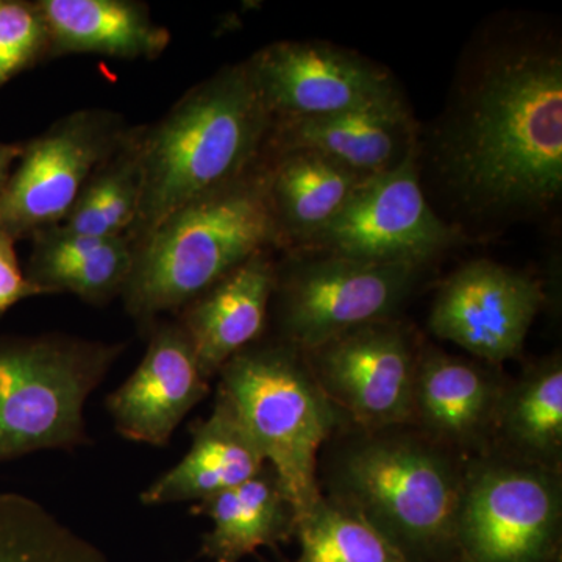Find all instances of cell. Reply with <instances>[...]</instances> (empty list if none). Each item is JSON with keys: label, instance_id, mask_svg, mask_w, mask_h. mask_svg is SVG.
<instances>
[{"label": "cell", "instance_id": "cell-21", "mask_svg": "<svg viewBox=\"0 0 562 562\" xmlns=\"http://www.w3.org/2000/svg\"><path fill=\"white\" fill-rule=\"evenodd\" d=\"M192 513L210 517L202 554L213 562H241L261 547H276L295 535L297 513L268 464L233 490L195 503Z\"/></svg>", "mask_w": 562, "mask_h": 562}, {"label": "cell", "instance_id": "cell-6", "mask_svg": "<svg viewBox=\"0 0 562 562\" xmlns=\"http://www.w3.org/2000/svg\"><path fill=\"white\" fill-rule=\"evenodd\" d=\"M122 350L60 333L0 338V464L90 443L85 405Z\"/></svg>", "mask_w": 562, "mask_h": 562}, {"label": "cell", "instance_id": "cell-9", "mask_svg": "<svg viewBox=\"0 0 562 562\" xmlns=\"http://www.w3.org/2000/svg\"><path fill=\"white\" fill-rule=\"evenodd\" d=\"M458 241L460 231L436 214L422 190L417 146L395 168L362 179L339 213L297 250L425 268Z\"/></svg>", "mask_w": 562, "mask_h": 562}, {"label": "cell", "instance_id": "cell-19", "mask_svg": "<svg viewBox=\"0 0 562 562\" xmlns=\"http://www.w3.org/2000/svg\"><path fill=\"white\" fill-rule=\"evenodd\" d=\"M191 447L183 460L140 494L144 505L199 503L249 482L266 465L227 403L216 397L209 419L191 430Z\"/></svg>", "mask_w": 562, "mask_h": 562}, {"label": "cell", "instance_id": "cell-2", "mask_svg": "<svg viewBox=\"0 0 562 562\" xmlns=\"http://www.w3.org/2000/svg\"><path fill=\"white\" fill-rule=\"evenodd\" d=\"M271 128L246 61L217 70L160 120L136 127L143 198L128 233L133 246L177 210L254 168Z\"/></svg>", "mask_w": 562, "mask_h": 562}, {"label": "cell", "instance_id": "cell-8", "mask_svg": "<svg viewBox=\"0 0 562 562\" xmlns=\"http://www.w3.org/2000/svg\"><path fill=\"white\" fill-rule=\"evenodd\" d=\"M561 525L558 471L513 458L464 469L458 562H560Z\"/></svg>", "mask_w": 562, "mask_h": 562}, {"label": "cell", "instance_id": "cell-7", "mask_svg": "<svg viewBox=\"0 0 562 562\" xmlns=\"http://www.w3.org/2000/svg\"><path fill=\"white\" fill-rule=\"evenodd\" d=\"M422 272L420 266L286 251L277 261L271 303L279 339L310 351L361 325L391 319Z\"/></svg>", "mask_w": 562, "mask_h": 562}, {"label": "cell", "instance_id": "cell-1", "mask_svg": "<svg viewBox=\"0 0 562 562\" xmlns=\"http://www.w3.org/2000/svg\"><path fill=\"white\" fill-rule=\"evenodd\" d=\"M447 187L469 213L531 214L562 192V58L557 44H495L454 102L438 144Z\"/></svg>", "mask_w": 562, "mask_h": 562}, {"label": "cell", "instance_id": "cell-17", "mask_svg": "<svg viewBox=\"0 0 562 562\" xmlns=\"http://www.w3.org/2000/svg\"><path fill=\"white\" fill-rule=\"evenodd\" d=\"M503 390L476 362L427 347L417 355L414 420L439 446H482L494 432Z\"/></svg>", "mask_w": 562, "mask_h": 562}, {"label": "cell", "instance_id": "cell-15", "mask_svg": "<svg viewBox=\"0 0 562 562\" xmlns=\"http://www.w3.org/2000/svg\"><path fill=\"white\" fill-rule=\"evenodd\" d=\"M419 146L405 101L328 116L272 122L266 151L308 150L360 177L395 168Z\"/></svg>", "mask_w": 562, "mask_h": 562}, {"label": "cell", "instance_id": "cell-5", "mask_svg": "<svg viewBox=\"0 0 562 562\" xmlns=\"http://www.w3.org/2000/svg\"><path fill=\"white\" fill-rule=\"evenodd\" d=\"M217 375V398L277 473L301 519L322 498L317 461L341 427V412L314 379L305 353L279 338L251 344Z\"/></svg>", "mask_w": 562, "mask_h": 562}, {"label": "cell", "instance_id": "cell-25", "mask_svg": "<svg viewBox=\"0 0 562 562\" xmlns=\"http://www.w3.org/2000/svg\"><path fill=\"white\" fill-rule=\"evenodd\" d=\"M0 562H110L90 539L27 495L0 492Z\"/></svg>", "mask_w": 562, "mask_h": 562}, {"label": "cell", "instance_id": "cell-29", "mask_svg": "<svg viewBox=\"0 0 562 562\" xmlns=\"http://www.w3.org/2000/svg\"><path fill=\"white\" fill-rule=\"evenodd\" d=\"M24 143H3L0 140V190L9 180L14 165L20 160Z\"/></svg>", "mask_w": 562, "mask_h": 562}, {"label": "cell", "instance_id": "cell-18", "mask_svg": "<svg viewBox=\"0 0 562 562\" xmlns=\"http://www.w3.org/2000/svg\"><path fill=\"white\" fill-rule=\"evenodd\" d=\"M50 38V58L95 54L117 60H155L171 32L133 0H36Z\"/></svg>", "mask_w": 562, "mask_h": 562}, {"label": "cell", "instance_id": "cell-28", "mask_svg": "<svg viewBox=\"0 0 562 562\" xmlns=\"http://www.w3.org/2000/svg\"><path fill=\"white\" fill-rule=\"evenodd\" d=\"M16 241L0 235V313L7 312L25 299L43 295V292L29 281L18 260Z\"/></svg>", "mask_w": 562, "mask_h": 562}, {"label": "cell", "instance_id": "cell-11", "mask_svg": "<svg viewBox=\"0 0 562 562\" xmlns=\"http://www.w3.org/2000/svg\"><path fill=\"white\" fill-rule=\"evenodd\" d=\"M246 65L272 122L405 101L390 70L330 43L279 41Z\"/></svg>", "mask_w": 562, "mask_h": 562}, {"label": "cell", "instance_id": "cell-10", "mask_svg": "<svg viewBox=\"0 0 562 562\" xmlns=\"http://www.w3.org/2000/svg\"><path fill=\"white\" fill-rule=\"evenodd\" d=\"M127 131L114 111L83 109L24 143L0 190V235L18 243L63 224L92 173Z\"/></svg>", "mask_w": 562, "mask_h": 562}, {"label": "cell", "instance_id": "cell-26", "mask_svg": "<svg viewBox=\"0 0 562 562\" xmlns=\"http://www.w3.org/2000/svg\"><path fill=\"white\" fill-rule=\"evenodd\" d=\"M295 536L297 562H406L361 516L324 495L299 519Z\"/></svg>", "mask_w": 562, "mask_h": 562}, {"label": "cell", "instance_id": "cell-3", "mask_svg": "<svg viewBox=\"0 0 562 562\" xmlns=\"http://www.w3.org/2000/svg\"><path fill=\"white\" fill-rule=\"evenodd\" d=\"M271 249H280V238L265 151L239 179L177 210L136 244L121 295L125 310L139 325L154 327L161 314L180 313L254 255Z\"/></svg>", "mask_w": 562, "mask_h": 562}, {"label": "cell", "instance_id": "cell-16", "mask_svg": "<svg viewBox=\"0 0 562 562\" xmlns=\"http://www.w3.org/2000/svg\"><path fill=\"white\" fill-rule=\"evenodd\" d=\"M277 260L273 250L254 255L179 313L205 379L217 375L239 351L260 341L268 324Z\"/></svg>", "mask_w": 562, "mask_h": 562}, {"label": "cell", "instance_id": "cell-14", "mask_svg": "<svg viewBox=\"0 0 562 562\" xmlns=\"http://www.w3.org/2000/svg\"><path fill=\"white\" fill-rule=\"evenodd\" d=\"M209 390L183 328L166 322L151 330L138 368L111 392L105 406L122 438L165 447Z\"/></svg>", "mask_w": 562, "mask_h": 562}, {"label": "cell", "instance_id": "cell-27", "mask_svg": "<svg viewBox=\"0 0 562 562\" xmlns=\"http://www.w3.org/2000/svg\"><path fill=\"white\" fill-rule=\"evenodd\" d=\"M46 58L49 31L36 2L0 0V88Z\"/></svg>", "mask_w": 562, "mask_h": 562}, {"label": "cell", "instance_id": "cell-23", "mask_svg": "<svg viewBox=\"0 0 562 562\" xmlns=\"http://www.w3.org/2000/svg\"><path fill=\"white\" fill-rule=\"evenodd\" d=\"M494 435L516 453L513 460L558 471L562 454V361H539L503 390Z\"/></svg>", "mask_w": 562, "mask_h": 562}, {"label": "cell", "instance_id": "cell-20", "mask_svg": "<svg viewBox=\"0 0 562 562\" xmlns=\"http://www.w3.org/2000/svg\"><path fill=\"white\" fill-rule=\"evenodd\" d=\"M31 239L33 249L24 272L43 295L66 292L92 305L122 295L135 260L128 236L99 238L52 227Z\"/></svg>", "mask_w": 562, "mask_h": 562}, {"label": "cell", "instance_id": "cell-22", "mask_svg": "<svg viewBox=\"0 0 562 562\" xmlns=\"http://www.w3.org/2000/svg\"><path fill=\"white\" fill-rule=\"evenodd\" d=\"M269 194L280 250L301 249L342 209L362 179L308 150L269 154Z\"/></svg>", "mask_w": 562, "mask_h": 562}, {"label": "cell", "instance_id": "cell-4", "mask_svg": "<svg viewBox=\"0 0 562 562\" xmlns=\"http://www.w3.org/2000/svg\"><path fill=\"white\" fill-rule=\"evenodd\" d=\"M403 427L360 430L328 468V498L357 513L406 562H458L464 469L442 446Z\"/></svg>", "mask_w": 562, "mask_h": 562}, {"label": "cell", "instance_id": "cell-24", "mask_svg": "<svg viewBox=\"0 0 562 562\" xmlns=\"http://www.w3.org/2000/svg\"><path fill=\"white\" fill-rule=\"evenodd\" d=\"M143 198L136 127H128L120 146L95 169L68 217L57 227L79 235L128 236L138 220Z\"/></svg>", "mask_w": 562, "mask_h": 562}, {"label": "cell", "instance_id": "cell-12", "mask_svg": "<svg viewBox=\"0 0 562 562\" xmlns=\"http://www.w3.org/2000/svg\"><path fill=\"white\" fill-rule=\"evenodd\" d=\"M303 353L322 391L360 430H387L414 420L419 353L397 322L361 325Z\"/></svg>", "mask_w": 562, "mask_h": 562}, {"label": "cell", "instance_id": "cell-13", "mask_svg": "<svg viewBox=\"0 0 562 562\" xmlns=\"http://www.w3.org/2000/svg\"><path fill=\"white\" fill-rule=\"evenodd\" d=\"M543 299L541 284L528 273L469 261L439 288L428 328L480 360L502 364L519 357Z\"/></svg>", "mask_w": 562, "mask_h": 562}]
</instances>
